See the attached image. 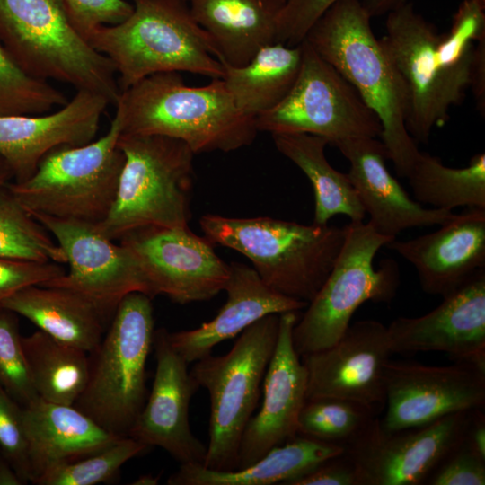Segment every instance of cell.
<instances>
[{
  "instance_id": "e0dca14e",
  "label": "cell",
  "mask_w": 485,
  "mask_h": 485,
  "mask_svg": "<svg viewBox=\"0 0 485 485\" xmlns=\"http://www.w3.org/2000/svg\"><path fill=\"white\" fill-rule=\"evenodd\" d=\"M392 355L382 322L350 323L332 346L300 357L307 376L306 400H345L379 417L385 406V368Z\"/></svg>"
},
{
  "instance_id": "836d02e7",
  "label": "cell",
  "mask_w": 485,
  "mask_h": 485,
  "mask_svg": "<svg viewBox=\"0 0 485 485\" xmlns=\"http://www.w3.org/2000/svg\"><path fill=\"white\" fill-rule=\"evenodd\" d=\"M376 417L366 407L345 400H306L297 435L344 446Z\"/></svg>"
},
{
  "instance_id": "3957f363",
  "label": "cell",
  "mask_w": 485,
  "mask_h": 485,
  "mask_svg": "<svg viewBox=\"0 0 485 485\" xmlns=\"http://www.w3.org/2000/svg\"><path fill=\"white\" fill-rule=\"evenodd\" d=\"M199 225L213 244L245 256L270 289L306 303L329 276L346 234L345 226L302 225L268 216L206 214Z\"/></svg>"
},
{
  "instance_id": "1f68e13d",
  "label": "cell",
  "mask_w": 485,
  "mask_h": 485,
  "mask_svg": "<svg viewBox=\"0 0 485 485\" xmlns=\"http://www.w3.org/2000/svg\"><path fill=\"white\" fill-rule=\"evenodd\" d=\"M406 178L419 204L447 211L459 207L485 208L484 153L474 154L465 167L452 168L438 156L419 152Z\"/></svg>"
},
{
  "instance_id": "44dd1931",
  "label": "cell",
  "mask_w": 485,
  "mask_h": 485,
  "mask_svg": "<svg viewBox=\"0 0 485 485\" xmlns=\"http://www.w3.org/2000/svg\"><path fill=\"white\" fill-rule=\"evenodd\" d=\"M109 104L101 94L79 90L57 111L0 117V155L11 168L14 182L29 179L53 148L93 141Z\"/></svg>"
},
{
  "instance_id": "681fc988",
  "label": "cell",
  "mask_w": 485,
  "mask_h": 485,
  "mask_svg": "<svg viewBox=\"0 0 485 485\" xmlns=\"http://www.w3.org/2000/svg\"><path fill=\"white\" fill-rule=\"evenodd\" d=\"M185 1L190 2V0H185Z\"/></svg>"
},
{
  "instance_id": "4fadbf2b",
  "label": "cell",
  "mask_w": 485,
  "mask_h": 485,
  "mask_svg": "<svg viewBox=\"0 0 485 485\" xmlns=\"http://www.w3.org/2000/svg\"><path fill=\"white\" fill-rule=\"evenodd\" d=\"M473 410L389 432L373 419L344 445L359 485H419L464 440Z\"/></svg>"
},
{
  "instance_id": "f6af8a7d",
  "label": "cell",
  "mask_w": 485,
  "mask_h": 485,
  "mask_svg": "<svg viewBox=\"0 0 485 485\" xmlns=\"http://www.w3.org/2000/svg\"><path fill=\"white\" fill-rule=\"evenodd\" d=\"M464 442L481 458L485 459V413L484 409L472 411Z\"/></svg>"
},
{
  "instance_id": "2e32d148",
  "label": "cell",
  "mask_w": 485,
  "mask_h": 485,
  "mask_svg": "<svg viewBox=\"0 0 485 485\" xmlns=\"http://www.w3.org/2000/svg\"><path fill=\"white\" fill-rule=\"evenodd\" d=\"M484 407L485 370L473 364L434 366L391 359L386 365L385 412L379 417L386 431L418 428Z\"/></svg>"
},
{
  "instance_id": "7dc6e473",
  "label": "cell",
  "mask_w": 485,
  "mask_h": 485,
  "mask_svg": "<svg viewBox=\"0 0 485 485\" xmlns=\"http://www.w3.org/2000/svg\"><path fill=\"white\" fill-rule=\"evenodd\" d=\"M13 178L11 168L6 161L0 155V189L6 186Z\"/></svg>"
},
{
  "instance_id": "ac0fdd59",
  "label": "cell",
  "mask_w": 485,
  "mask_h": 485,
  "mask_svg": "<svg viewBox=\"0 0 485 485\" xmlns=\"http://www.w3.org/2000/svg\"><path fill=\"white\" fill-rule=\"evenodd\" d=\"M387 328L392 354L439 351L485 370V269L419 317H398Z\"/></svg>"
},
{
  "instance_id": "f546056e",
  "label": "cell",
  "mask_w": 485,
  "mask_h": 485,
  "mask_svg": "<svg viewBox=\"0 0 485 485\" xmlns=\"http://www.w3.org/2000/svg\"><path fill=\"white\" fill-rule=\"evenodd\" d=\"M300 44L262 48L242 66H225L222 78L239 110L255 119L278 104L292 87L301 65Z\"/></svg>"
},
{
  "instance_id": "cb8c5ba5",
  "label": "cell",
  "mask_w": 485,
  "mask_h": 485,
  "mask_svg": "<svg viewBox=\"0 0 485 485\" xmlns=\"http://www.w3.org/2000/svg\"><path fill=\"white\" fill-rule=\"evenodd\" d=\"M224 291L225 303L211 321L196 329L168 332L171 345L188 364L211 354L217 344L267 315L297 312L308 304L270 289L252 267L241 262L229 264Z\"/></svg>"
},
{
  "instance_id": "d4e9b609",
  "label": "cell",
  "mask_w": 485,
  "mask_h": 485,
  "mask_svg": "<svg viewBox=\"0 0 485 485\" xmlns=\"http://www.w3.org/2000/svg\"><path fill=\"white\" fill-rule=\"evenodd\" d=\"M29 481L44 472L93 454L119 439L75 405L36 399L23 406Z\"/></svg>"
},
{
  "instance_id": "8d00e7d4",
  "label": "cell",
  "mask_w": 485,
  "mask_h": 485,
  "mask_svg": "<svg viewBox=\"0 0 485 485\" xmlns=\"http://www.w3.org/2000/svg\"><path fill=\"white\" fill-rule=\"evenodd\" d=\"M18 315L0 308V385L22 406L39 398L24 355Z\"/></svg>"
},
{
  "instance_id": "ba28073f",
  "label": "cell",
  "mask_w": 485,
  "mask_h": 485,
  "mask_svg": "<svg viewBox=\"0 0 485 485\" xmlns=\"http://www.w3.org/2000/svg\"><path fill=\"white\" fill-rule=\"evenodd\" d=\"M151 297L125 296L91 354L86 385L74 403L107 431L128 436L146 400V366L154 342Z\"/></svg>"
},
{
  "instance_id": "7402d4cb",
  "label": "cell",
  "mask_w": 485,
  "mask_h": 485,
  "mask_svg": "<svg viewBox=\"0 0 485 485\" xmlns=\"http://www.w3.org/2000/svg\"><path fill=\"white\" fill-rule=\"evenodd\" d=\"M439 226L385 247L413 266L426 294L443 297L485 269V208L467 207Z\"/></svg>"
},
{
  "instance_id": "c3c4849f",
  "label": "cell",
  "mask_w": 485,
  "mask_h": 485,
  "mask_svg": "<svg viewBox=\"0 0 485 485\" xmlns=\"http://www.w3.org/2000/svg\"><path fill=\"white\" fill-rule=\"evenodd\" d=\"M159 477L152 473L142 474L137 477L131 484L133 485H156L159 483Z\"/></svg>"
},
{
  "instance_id": "ab89813d",
  "label": "cell",
  "mask_w": 485,
  "mask_h": 485,
  "mask_svg": "<svg viewBox=\"0 0 485 485\" xmlns=\"http://www.w3.org/2000/svg\"><path fill=\"white\" fill-rule=\"evenodd\" d=\"M60 1L70 22L85 40L99 27L119 23L133 11L132 4L125 0Z\"/></svg>"
},
{
  "instance_id": "484cf974",
  "label": "cell",
  "mask_w": 485,
  "mask_h": 485,
  "mask_svg": "<svg viewBox=\"0 0 485 485\" xmlns=\"http://www.w3.org/2000/svg\"><path fill=\"white\" fill-rule=\"evenodd\" d=\"M285 0H190V13L208 34L217 59L246 65L262 48L278 42Z\"/></svg>"
},
{
  "instance_id": "52a82bcc",
  "label": "cell",
  "mask_w": 485,
  "mask_h": 485,
  "mask_svg": "<svg viewBox=\"0 0 485 485\" xmlns=\"http://www.w3.org/2000/svg\"><path fill=\"white\" fill-rule=\"evenodd\" d=\"M116 112L107 133L83 146L48 152L34 173L6 186L31 214L97 225L110 212L124 163Z\"/></svg>"
},
{
  "instance_id": "8992f818",
  "label": "cell",
  "mask_w": 485,
  "mask_h": 485,
  "mask_svg": "<svg viewBox=\"0 0 485 485\" xmlns=\"http://www.w3.org/2000/svg\"><path fill=\"white\" fill-rule=\"evenodd\" d=\"M124 163L112 207L97 229L119 240L144 226L184 227L190 219L194 152L159 135L120 134Z\"/></svg>"
},
{
  "instance_id": "7c38bea8",
  "label": "cell",
  "mask_w": 485,
  "mask_h": 485,
  "mask_svg": "<svg viewBox=\"0 0 485 485\" xmlns=\"http://www.w3.org/2000/svg\"><path fill=\"white\" fill-rule=\"evenodd\" d=\"M440 34L409 2L387 13L380 39L407 89L406 128L416 143L428 144L434 127L449 119L465 91L441 66L436 54Z\"/></svg>"
},
{
  "instance_id": "e575fe53",
  "label": "cell",
  "mask_w": 485,
  "mask_h": 485,
  "mask_svg": "<svg viewBox=\"0 0 485 485\" xmlns=\"http://www.w3.org/2000/svg\"><path fill=\"white\" fill-rule=\"evenodd\" d=\"M67 101L48 82L25 73L0 42V117L46 114Z\"/></svg>"
},
{
  "instance_id": "9a60e30c",
  "label": "cell",
  "mask_w": 485,
  "mask_h": 485,
  "mask_svg": "<svg viewBox=\"0 0 485 485\" xmlns=\"http://www.w3.org/2000/svg\"><path fill=\"white\" fill-rule=\"evenodd\" d=\"M119 243L137 259L152 297L167 296L186 304L207 301L224 291L229 264L213 243L189 226H144L123 235Z\"/></svg>"
},
{
  "instance_id": "9c48e42d",
  "label": "cell",
  "mask_w": 485,
  "mask_h": 485,
  "mask_svg": "<svg viewBox=\"0 0 485 485\" xmlns=\"http://www.w3.org/2000/svg\"><path fill=\"white\" fill-rule=\"evenodd\" d=\"M279 314H269L242 332L225 355L209 354L190 372L210 398L209 441L204 466L236 469L240 443L260 396L278 333Z\"/></svg>"
},
{
  "instance_id": "277c9868",
  "label": "cell",
  "mask_w": 485,
  "mask_h": 485,
  "mask_svg": "<svg viewBox=\"0 0 485 485\" xmlns=\"http://www.w3.org/2000/svg\"><path fill=\"white\" fill-rule=\"evenodd\" d=\"M123 22L93 31L87 42L113 64L120 91L157 73L190 72L223 78L208 34L185 0H132Z\"/></svg>"
},
{
  "instance_id": "f35d334b",
  "label": "cell",
  "mask_w": 485,
  "mask_h": 485,
  "mask_svg": "<svg viewBox=\"0 0 485 485\" xmlns=\"http://www.w3.org/2000/svg\"><path fill=\"white\" fill-rule=\"evenodd\" d=\"M0 454L13 467L23 483L29 481L28 441L23 406L0 385Z\"/></svg>"
},
{
  "instance_id": "5bb4252c",
  "label": "cell",
  "mask_w": 485,
  "mask_h": 485,
  "mask_svg": "<svg viewBox=\"0 0 485 485\" xmlns=\"http://www.w3.org/2000/svg\"><path fill=\"white\" fill-rule=\"evenodd\" d=\"M65 252L68 272L40 286L71 290L90 301L105 318L134 292L152 297L129 250L102 234L93 224L32 215Z\"/></svg>"
},
{
  "instance_id": "8fae6325",
  "label": "cell",
  "mask_w": 485,
  "mask_h": 485,
  "mask_svg": "<svg viewBox=\"0 0 485 485\" xmlns=\"http://www.w3.org/2000/svg\"><path fill=\"white\" fill-rule=\"evenodd\" d=\"M297 76L282 101L254 119L258 131L304 133L334 146L353 137H377V115L355 88L306 41Z\"/></svg>"
},
{
  "instance_id": "5b68a950",
  "label": "cell",
  "mask_w": 485,
  "mask_h": 485,
  "mask_svg": "<svg viewBox=\"0 0 485 485\" xmlns=\"http://www.w3.org/2000/svg\"><path fill=\"white\" fill-rule=\"evenodd\" d=\"M0 42L31 76L101 94L115 105L120 89L113 64L76 31L60 0H0Z\"/></svg>"
},
{
  "instance_id": "bcb514c9",
  "label": "cell",
  "mask_w": 485,
  "mask_h": 485,
  "mask_svg": "<svg viewBox=\"0 0 485 485\" xmlns=\"http://www.w3.org/2000/svg\"><path fill=\"white\" fill-rule=\"evenodd\" d=\"M24 484L13 467L0 454V485Z\"/></svg>"
},
{
  "instance_id": "60d3db41",
  "label": "cell",
  "mask_w": 485,
  "mask_h": 485,
  "mask_svg": "<svg viewBox=\"0 0 485 485\" xmlns=\"http://www.w3.org/2000/svg\"><path fill=\"white\" fill-rule=\"evenodd\" d=\"M63 264L0 257V304L18 291L65 274Z\"/></svg>"
},
{
  "instance_id": "4dcf8cb0",
  "label": "cell",
  "mask_w": 485,
  "mask_h": 485,
  "mask_svg": "<svg viewBox=\"0 0 485 485\" xmlns=\"http://www.w3.org/2000/svg\"><path fill=\"white\" fill-rule=\"evenodd\" d=\"M28 368L39 398L74 405L88 379L86 352L38 330L22 337Z\"/></svg>"
},
{
  "instance_id": "74e56055",
  "label": "cell",
  "mask_w": 485,
  "mask_h": 485,
  "mask_svg": "<svg viewBox=\"0 0 485 485\" xmlns=\"http://www.w3.org/2000/svg\"><path fill=\"white\" fill-rule=\"evenodd\" d=\"M337 0H285L280 13L278 42L297 46L317 19ZM410 0H365L363 2L373 16L387 14Z\"/></svg>"
},
{
  "instance_id": "603a6c76",
  "label": "cell",
  "mask_w": 485,
  "mask_h": 485,
  "mask_svg": "<svg viewBox=\"0 0 485 485\" xmlns=\"http://www.w3.org/2000/svg\"><path fill=\"white\" fill-rule=\"evenodd\" d=\"M334 146L349 163L348 178L357 194L367 222L379 234L395 238L413 227L440 225L452 211L425 207L411 199L386 167L385 147L376 137H353Z\"/></svg>"
},
{
  "instance_id": "b9f144b4",
  "label": "cell",
  "mask_w": 485,
  "mask_h": 485,
  "mask_svg": "<svg viewBox=\"0 0 485 485\" xmlns=\"http://www.w3.org/2000/svg\"><path fill=\"white\" fill-rule=\"evenodd\" d=\"M429 485H484L485 459L463 440L449 453L426 480Z\"/></svg>"
},
{
  "instance_id": "4316f807",
  "label": "cell",
  "mask_w": 485,
  "mask_h": 485,
  "mask_svg": "<svg viewBox=\"0 0 485 485\" xmlns=\"http://www.w3.org/2000/svg\"><path fill=\"white\" fill-rule=\"evenodd\" d=\"M344 452V446L297 435L268 451L251 465L216 471L203 464H180L169 485H287L324 461Z\"/></svg>"
},
{
  "instance_id": "7bdbcfd3",
  "label": "cell",
  "mask_w": 485,
  "mask_h": 485,
  "mask_svg": "<svg viewBox=\"0 0 485 485\" xmlns=\"http://www.w3.org/2000/svg\"><path fill=\"white\" fill-rule=\"evenodd\" d=\"M287 485H359L356 467L343 452Z\"/></svg>"
},
{
  "instance_id": "d6a6232c",
  "label": "cell",
  "mask_w": 485,
  "mask_h": 485,
  "mask_svg": "<svg viewBox=\"0 0 485 485\" xmlns=\"http://www.w3.org/2000/svg\"><path fill=\"white\" fill-rule=\"evenodd\" d=\"M0 257L66 263L65 252L50 233L7 186L0 189Z\"/></svg>"
},
{
  "instance_id": "30bf717a",
  "label": "cell",
  "mask_w": 485,
  "mask_h": 485,
  "mask_svg": "<svg viewBox=\"0 0 485 485\" xmlns=\"http://www.w3.org/2000/svg\"><path fill=\"white\" fill-rule=\"evenodd\" d=\"M345 229L329 276L293 328V345L300 357L336 343L362 304H388L396 295L400 285L396 262L386 259L378 269L374 266L378 251L395 238L379 234L363 221H350Z\"/></svg>"
},
{
  "instance_id": "d6986e66",
  "label": "cell",
  "mask_w": 485,
  "mask_h": 485,
  "mask_svg": "<svg viewBox=\"0 0 485 485\" xmlns=\"http://www.w3.org/2000/svg\"><path fill=\"white\" fill-rule=\"evenodd\" d=\"M165 329L155 330L156 368L151 392L128 436L166 451L180 464H204L207 445L190 427L189 406L198 386Z\"/></svg>"
},
{
  "instance_id": "d590c367",
  "label": "cell",
  "mask_w": 485,
  "mask_h": 485,
  "mask_svg": "<svg viewBox=\"0 0 485 485\" xmlns=\"http://www.w3.org/2000/svg\"><path fill=\"white\" fill-rule=\"evenodd\" d=\"M148 448L130 436H123L93 454L44 472L32 483L36 485L103 483L113 479L124 463Z\"/></svg>"
},
{
  "instance_id": "f1b7e54d",
  "label": "cell",
  "mask_w": 485,
  "mask_h": 485,
  "mask_svg": "<svg viewBox=\"0 0 485 485\" xmlns=\"http://www.w3.org/2000/svg\"><path fill=\"white\" fill-rule=\"evenodd\" d=\"M278 151L294 163L310 181L314 195L313 224L327 225L337 215L363 221L366 212L348 178L334 169L325 156L328 141L304 133L271 134Z\"/></svg>"
},
{
  "instance_id": "ffe728a7",
  "label": "cell",
  "mask_w": 485,
  "mask_h": 485,
  "mask_svg": "<svg viewBox=\"0 0 485 485\" xmlns=\"http://www.w3.org/2000/svg\"><path fill=\"white\" fill-rule=\"evenodd\" d=\"M297 320L296 312L279 314L278 340L262 383L263 401L242 434L236 469L251 465L297 436L307 390L306 371L292 340Z\"/></svg>"
},
{
  "instance_id": "7a4b0ae2",
  "label": "cell",
  "mask_w": 485,
  "mask_h": 485,
  "mask_svg": "<svg viewBox=\"0 0 485 485\" xmlns=\"http://www.w3.org/2000/svg\"><path fill=\"white\" fill-rule=\"evenodd\" d=\"M115 106L121 134L180 139L195 154L237 150L251 145L258 132L222 78L193 87L178 72L154 74L120 91Z\"/></svg>"
},
{
  "instance_id": "ee69618b",
  "label": "cell",
  "mask_w": 485,
  "mask_h": 485,
  "mask_svg": "<svg viewBox=\"0 0 485 485\" xmlns=\"http://www.w3.org/2000/svg\"><path fill=\"white\" fill-rule=\"evenodd\" d=\"M470 88L473 93L476 108L481 115H485V37L475 42Z\"/></svg>"
},
{
  "instance_id": "6da1fadb",
  "label": "cell",
  "mask_w": 485,
  "mask_h": 485,
  "mask_svg": "<svg viewBox=\"0 0 485 485\" xmlns=\"http://www.w3.org/2000/svg\"><path fill=\"white\" fill-rule=\"evenodd\" d=\"M361 0L335 1L312 25L304 40L331 65L377 115L387 157L407 177L419 154L406 128L408 94L390 56L371 28Z\"/></svg>"
},
{
  "instance_id": "83f0119b",
  "label": "cell",
  "mask_w": 485,
  "mask_h": 485,
  "mask_svg": "<svg viewBox=\"0 0 485 485\" xmlns=\"http://www.w3.org/2000/svg\"><path fill=\"white\" fill-rule=\"evenodd\" d=\"M0 308L28 319L53 339L92 353L102 340L103 316L86 298L71 290L40 285L25 287Z\"/></svg>"
}]
</instances>
